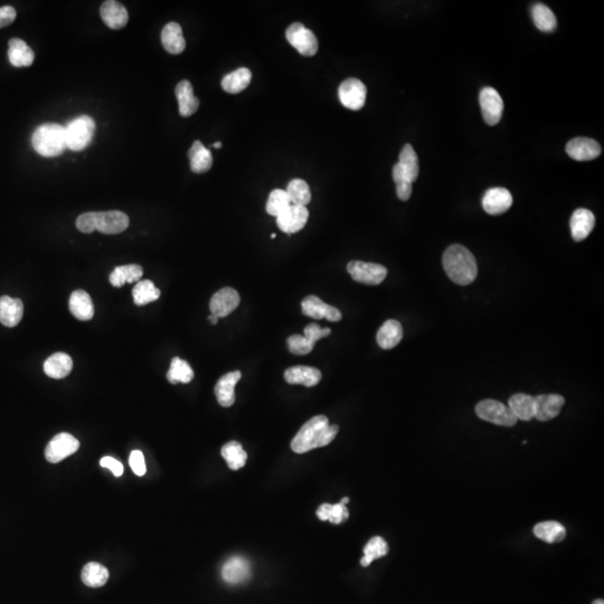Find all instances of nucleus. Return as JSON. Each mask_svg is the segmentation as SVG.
Instances as JSON below:
<instances>
[{
    "label": "nucleus",
    "instance_id": "nucleus-1",
    "mask_svg": "<svg viewBox=\"0 0 604 604\" xmlns=\"http://www.w3.org/2000/svg\"><path fill=\"white\" fill-rule=\"evenodd\" d=\"M338 431V425H330L325 415H317L302 425L291 441V449L301 455L314 449L328 446L333 442Z\"/></svg>",
    "mask_w": 604,
    "mask_h": 604
},
{
    "label": "nucleus",
    "instance_id": "nucleus-2",
    "mask_svg": "<svg viewBox=\"0 0 604 604\" xmlns=\"http://www.w3.org/2000/svg\"><path fill=\"white\" fill-rule=\"evenodd\" d=\"M442 263L446 275L455 284L468 286L477 279L478 266L476 259L464 245L449 247L443 253Z\"/></svg>",
    "mask_w": 604,
    "mask_h": 604
},
{
    "label": "nucleus",
    "instance_id": "nucleus-3",
    "mask_svg": "<svg viewBox=\"0 0 604 604\" xmlns=\"http://www.w3.org/2000/svg\"><path fill=\"white\" fill-rule=\"evenodd\" d=\"M32 144L40 156H60L66 149V138L63 125L58 123H45L34 131Z\"/></svg>",
    "mask_w": 604,
    "mask_h": 604
},
{
    "label": "nucleus",
    "instance_id": "nucleus-4",
    "mask_svg": "<svg viewBox=\"0 0 604 604\" xmlns=\"http://www.w3.org/2000/svg\"><path fill=\"white\" fill-rule=\"evenodd\" d=\"M64 129L67 148L81 151L91 144L95 134V123L91 116H81L67 123Z\"/></svg>",
    "mask_w": 604,
    "mask_h": 604
},
{
    "label": "nucleus",
    "instance_id": "nucleus-5",
    "mask_svg": "<svg viewBox=\"0 0 604 604\" xmlns=\"http://www.w3.org/2000/svg\"><path fill=\"white\" fill-rule=\"evenodd\" d=\"M476 413L483 421L503 427H513L518 421L508 406L496 400H483L478 403Z\"/></svg>",
    "mask_w": 604,
    "mask_h": 604
},
{
    "label": "nucleus",
    "instance_id": "nucleus-6",
    "mask_svg": "<svg viewBox=\"0 0 604 604\" xmlns=\"http://www.w3.org/2000/svg\"><path fill=\"white\" fill-rule=\"evenodd\" d=\"M347 271L353 280L367 286H379L388 277V268L377 263L351 261L347 264Z\"/></svg>",
    "mask_w": 604,
    "mask_h": 604
},
{
    "label": "nucleus",
    "instance_id": "nucleus-7",
    "mask_svg": "<svg viewBox=\"0 0 604 604\" xmlns=\"http://www.w3.org/2000/svg\"><path fill=\"white\" fill-rule=\"evenodd\" d=\"M288 42L293 46L301 55L314 56L318 52V40L310 29L305 28L302 23H293L286 32Z\"/></svg>",
    "mask_w": 604,
    "mask_h": 604
},
{
    "label": "nucleus",
    "instance_id": "nucleus-8",
    "mask_svg": "<svg viewBox=\"0 0 604 604\" xmlns=\"http://www.w3.org/2000/svg\"><path fill=\"white\" fill-rule=\"evenodd\" d=\"M366 95V86L360 79L355 77L345 79L339 86V100L349 110H360L365 105Z\"/></svg>",
    "mask_w": 604,
    "mask_h": 604
},
{
    "label": "nucleus",
    "instance_id": "nucleus-9",
    "mask_svg": "<svg viewBox=\"0 0 604 604\" xmlns=\"http://www.w3.org/2000/svg\"><path fill=\"white\" fill-rule=\"evenodd\" d=\"M79 442L70 433H60L53 438L45 449L46 460L58 464L79 450Z\"/></svg>",
    "mask_w": 604,
    "mask_h": 604
},
{
    "label": "nucleus",
    "instance_id": "nucleus-10",
    "mask_svg": "<svg viewBox=\"0 0 604 604\" xmlns=\"http://www.w3.org/2000/svg\"><path fill=\"white\" fill-rule=\"evenodd\" d=\"M480 107H481L482 118L489 125L499 123L503 116V101L497 90L487 86L480 91Z\"/></svg>",
    "mask_w": 604,
    "mask_h": 604
},
{
    "label": "nucleus",
    "instance_id": "nucleus-11",
    "mask_svg": "<svg viewBox=\"0 0 604 604\" xmlns=\"http://www.w3.org/2000/svg\"><path fill=\"white\" fill-rule=\"evenodd\" d=\"M302 314L312 319H327L337 323L342 320V314L339 309L327 305L317 296H308L301 301Z\"/></svg>",
    "mask_w": 604,
    "mask_h": 604
},
{
    "label": "nucleus",
    "instance_id": "nucleus-12",
    "mask_svg": "<svg viewBox=\"0 0 604 604\" xmlns=\"http://www.w3.org/2000/svg\"><path fill=\"white\" fill-rule=\"evenodd\" d=\"M309 212L305 206L291 204L277 217V224L282 232L287 234L299 232L308 222Z\"/></svg>",
    "mask_w": 604,
    "mask_h": 604
},
{
    "label": "nucleus",
    "instance_id": "nucleus-13",
    "mask_svg": "<svg viewBox=\"0 0 604 604\" xmlns=\"http://www.w3.org/2000/svg\"><path fill=\"white\" fill-rule=\"evenodd\" d=\"M240 301L241 298L238 291L233 288H223L212 297L210 310L212 314L221 319L232 314L238 308Z\"/></svg>",
    "mask_w": 604,
    "mask_h": 604
},
{
    "label": "nucleus",
    "instance_id": "nucleus-14",
    "mask_svg": "<svg viewBox=\"0 0 604 604\" xmlns=\"http://www.w3.org/2000/svg\"><path fill=\"white\" fill-rule=\"evenodd\" d=\"M129 217L120 211L95 213V229L103 234H119L128 229Z\"/></svg>",
    "mask_w": 604,
    "mask_h": 604
},
{
    "label": "nucleus",
    "instance_id": "nucleus-15",
    "mask_svg": "<svg viewBox=\"0 0 604 604\" xmlns=\"http://www.w3.org/2000/svg\"><path fill=\"white\" fill-rule=\"evenodd\" d=\"M513 205V196L503 187H494L487 190L482 199V207L490 215L506 213Z\"/></svg>",
    "mask_w": 604,
    "mask_h": 604
},
{
    "label": "nucleus",
    "instance_id": "nucleus-16",
    "mask_svg": "<svg viewBox=\"0 0 604 604\" xmlns=\"http://www.w3.org/2000/svg\"><path fill=\"white\" fill-rule=\"evenodd\" d=\"M601 147L591 138H574L566 144V153L570 158L577 162H588L598 158L601 155Z\"/></svg>",
    "mask_w": 604,
    "mask_h": 604
},
{
    "label": "nucleus",
    "instance_id": "nucleus-17",
    "mask_svg": "<svg viewBox=\"0 0 604 604\" xmlns=\"http://www.w3.org/2000/svg\"><path fill=\"white\" fill-rule=\"evenodd\" d=\"M535 399V418L546 422L555 418L564 406L565 399L559 394L538 395Z\"/></svg>",
    "mask_w": 604,
    "mask_h": 604
},
{
    "label": "nucleus",
    "instance_id": "nucleus-18",
    "mask_svg": "<svg viewBox=\"0 0 604 604\" xmlns=\"http://www.w3.org/2000/svg\"><path fill=\"white\" fill-rule=\"evenodd\" d=\"M251 577L250 563L242 556H233L225 562L222 568V577L229 584H240Z\"/></svg>",
    "mask_w": 604,
    "mask_h": 604
},
{
    "label": "nucleus",
    "instance_id": "nucleus-19",
    "mask_svg": "<svg viewBox=\"0 0 604 604\" xmlns=\"http://www.w3.org/2000/svg\"><path fill=\"white\" fill-rule=\"evenodd\" d=\"M595 216L586 208H579L570 217V233L574 241H584L594 229Z\"/></svg>",
    "mask_w": 604,
    "mask_h": 604
},
{
    "label": "nucleus",
    "instance_id": "nucleus-20",
    "mask_svg": "<svg viewBox=\"0 0 604 604\" xmlns=\"http://www.w3.org/2000/svg\"><path fill=\"white\" fill-rule=\"evenodd\" d=\"M101 18L111 29H121L129 21L128 12L123 3L108 0L102 3L100 10Z\"/></svg>",
    "mask_w": 604,
    "mask_h": 604
},
{
    "label": "nucleus",
    "instance_id": "nucleus-21",
    "mask_svg": "<svg viewBox=\"0 0 604 604\" xmlns=\"http://www.w3.org/2000/svg\"><path fill=\"white\" fill-rule=\"evenodd\" d=\"M241 377V372L235 370V372L227 373L218 379L216 386H215V395H216L217 402L220 403V405L223 407H229L234 404L235 386L240 381Z\"/></svg>",
    "mask_w": 604,
    "mask_h": 604
},
{
    "label": "nucleus",
    "instance_id": "nucleus-22",
    "mask_svg": "<svg viewBox=\"0 0 604 604\" xmlns=\"http://www.w3.org/2000/svg\"><path fill=\"white\" fill-rule=\"evenodd\" d=\"M321 372L310 366H293L284 372V379L292 385H303L312 388L321 381Z\"/></svg>",
    "mask_w": 604,
    "mask_h": 604
},
{
    "label": "nucleus",
    "instance_id": "nucleus-23",
    "mask_svg": "<svg viewBox=\"0 0 604 604\" xmlns=\"http://www.w3.org/2000/svg\"><path fill=\"white\" fill-rule=\"evenodd\" d=\"M24 314V305L22 300L3 296L0 298V323L3 326H17L22 320Z\"/></svg>",
    "mask_w": 604,
    "mask_h": 604
},
{
    "label": "nucleus",
    "instance_id": "nucleus-24",
    "mask_svg": "<svg viewBox=\"0 0 604 604\" xmlns=\"http://www.w3.org/2000/svg\"><path fill=\"white\" fill-rule=\"evenodd\" d=\"M162 43L164 49L174 55L185 51L186 40L184 38L181 26L178 23L171 22L166 25L162 32Z\"/></svg>",
    "mask_w": 604,
    "mask_h": 604
},
{
    "label": "nucleus",
    "instance_id": "nucleus-25",
    "mask_svg": "<svg viewBox=\"0 0 604 604\" xmlns=\"http://www.w3.org/2000/svg\"><path fill=\"white\" fill-rule=\"evenodd\" d=\"M70 312L79 320H91L95 316V305L89 293L84 290L74 291L70 298Z\"/></svg>",
    "mask_w": 604,
    "mask_h": 604
},
{
    "label": "nucleus",
    "instance_id": "nucleus-26",
    "mask_svg": "<svg viewBox=\"0 0 604 604\" xmlns=\"http://www.w3.org/2000/svg\"><path fill=\"white\" fill-rule=\"evenodd\" d=\"M176 98L179 103V113L181 116H190L199 110V100L194 95L192 83L184 79L176 86Z\"/></svg>",
    "mask_w": 604,
    "mask_h": 604
},
{
    "label": "nucleus",
    "instance_id": "nucleus-27",
    "mask_svg": "<svg viewBox=\"0 0 604 604\" xmlns=\"http://www.w3.org/2000/svg\"><path fill=\"white\" fill-rule=\"evenodd\" d=\"M73 368V360L64 353H55L47 358L44 363V372L46 375L54 379L66 377Z\"/></svg>",
    "mask_w": 604,
    "mask_h": 604
},
{
    "label": "nucleus",
    "instance_id": "nucleus-28",
    "mask_svg": "<svg viewBox=\"0 0 604 604\" xmlns=\"http://www.w3.org/2000/svg\"><path fill=\"white\" fill-rule=\"evenodd\" d=\"M403 338L402 325L395 319L385 321L376 335V340L383 349H392L400 344Z\"/></svg>",
    "mask_w": 604,
    "mask_h": 604
},
{
    "label": "nucleus",
    "instance_id": "nucleus-29",
    "mask_svg": "<svg viewBox=\"0 0 604 604\" xmlns=\"http://www.w3.org/2000/svg\"><path fill=\"white\" fill-rule=\"evenodd\" d=\"M188 158L190 160V169L195 174H204L207 173L213 165V157L207 148L201 141L196 140L192 144V148L188 151Z\"/></svg>",
    "mask_w": 604,
    "mask_h": 604
},
{
    "label": "nucleus",
    "instance_id": "nucleus-30",
    "mask_svg": "<svg viewBox=\"0 0 604 604\" xmlns=\"http://www.w3.org/2000/svg\"><path fill=\"white\" fill-rule=\"evenodd\" d=\"M508 407L517 420L531 421L535 418V399L528 394L518 393L510 397Z\"/></svg>",
    "mask_w": 604,
    "mask_h": 604
},
{
    "label": "nucleus",
    "instance_id": "nucleus-31",
    "mask_svg": "<svg viewBox=\"0 0 604 604\" xmlns=\"http://www.w3.org/2000/svg\"><path fill=\"white\" fill-rule=\"evenodd\" d=\"M8 58L12 66L27 67L34 63L33 49L25 43L24 40L19 38H12L10 40V49H8Z\"/></svg>",
    "mask_w": 604,
    "mask_h": 604
},
{
    "label": "nucleus",
    "instance_id": "nucleus-32",
    "mask_svg": "<svg viewBox=\"0 0 604 604\" xmlns=\"http://www.w3.org/2000/svg\"><path fill=\"white\" fill-rule=\"evenodd\" d=\"M251 79H252L251 71L247 67H240L238 70L233 71L232 73L224 77L222 79V88L229 95H238L250 86Z\"/></svg>",
    "mask_w": 604,
    "mask_h": 604
},
{
    "label": "nucleus",
    "instance_id": "nucleus-33",
    "mask_svg": "<svg viewBox=\"0 0 604 604\" xmlns=\"http://www.w3.org/2000/svg\"><path fill=\"white\" fill-rule=\"evenodd\" d=\"M144 275V270L138 264L116 266L110 275V284L113 287L121 288L125 284L139 282Z\"/></svg>",
    "mask_w": 604,
    "mask_h": 604
},
{
    "label": "nucleus",
    "instance_id": "nucleus-34",
    "mask_svg": "<svg viewBox=\"0 0 604 604\" xmlns=\"http://www.w3.org/2000/svg\"><path fill=\"white\" fill-rule=\"evenodd\" d=\"M531 17L535 26L544 33H552L557 27L555 14L544 3H535L531 7Z\"/></svg>",
    "mask_w": 604,
    "mask_h": 604
},
{
    "label": "nucleus",
    "instance_id": "nucleus-35",
    "mask_svg": "<svg viewBox=\"0 0 604 604\" xmlns=\"http://www.w3.org/2000/svg\"><path fill=\"white\" fill-rule=\"evenodd\" d=\"M534 534L537 538L549 544L559 543L566 537L564 526L554 520L540 523L534 527Z\"/></svg>",
    "mask_w": 604,
    "mask_h": 604
},
{
    "label": "nucleus",
    "instance_id": "nucleus-36",
    "mask_svg": "<svg viewBox=\"0 0 604 604\" xmlns=\"http://www.w3.org/2000/svg\"><path fill=\"white\" fill-rule=\"evenodd\" d=\"M82 582L89 588H101L105 586V583L109 580V570L105 566L97 563V562H91L83 568Z\"/></svg>",
    "mask_w": 604,
    "mask_h": 604
},
{
    "label": "nucleus",
    "instance_id": "nucleus-37",
    "mask_svg": "<svg viewBox=\"0 0 604 604\" xmlns=\"http://www.w3.org/2000/svg\"><path fill=\"white\" fill-rule=\"evenodd\" d=\"M399 165L411 183H414L415 180L418 179V171H420L418 158L414 148L411 144H407L403 147L399 159Z\"/></svg>",
    "mask_w": 604,
    "mask_h": 604
},
{
    "label": "nucleus",
    "instance_id": "nucleus-38",
    "mask_svg": "<svg viewBox=\"0 0 604 604\" xmlns=\"http://www.w3.org/2000/svg\"><path fill=\"white\" fill-rule=\"evenodd\" d=\"M221 455L225 459L229 469L240 470L244 467L247 462V453L243 450L241 443L236 441L224 444L221 450Z\"/></svg>",
    "mask_w": 604,
    "mask_h": 604
},
{
    "label": "nucleus",
    "instance_id": "nucleus-39",
    "mask_svg": "<svg viewBox=\"0 0 604 604\" xmlns=\"http://www.w3.org/2000/svg\"><path fill=\"white\" fill-rule=\"evenodd\" d=\"M194 379V370L186 360L174 357L171 360V368L167 373V379L171 384L184 383L187 384Z\"/></svg>",
    "mask_w": 604,
    "mask_h": 604
},
{
    "label": "nucleus",
    "instance_id": "nucleus-40",
    "mask_svg": "<svg viewBox=\"0 0 604 604\" xmlns=\"http://www.w3.org/2000/svg\"><path fill=\"white\" fill-rule=\"evenodd\" d=\"M134 303L137 305H148L150 302L156 301L160 297V290L153 284V281H139L132 290Z\"/></svg>",
    "mask_w": 604,
    "mask_h": 604
},
{
    "label": "nucleus",
    "instance_id": "nucleus-41",
    "mask_svg": "<svg viewBox=\"0 0 604 604\" xmlns=\"http://www.w3.org/2000/svg\"><path fill=\"white\" fill-rule=\"evenodd\" d=\"M286 192L292 205L307 206L312 201V190L309 188L308 184L299 178L291 180Z\"/></svg>",
    "mask_w": 604,
    "mask_h": 604
},
{
    "label": "nucleus",
    "instance_id": "nucleus-42",
    "mask_svg": "<svg viewBox=\"0 0 604 604\" xmlns=\"http://www.w3.org/2000/svg\"><path fill=\"white\" fill-rule=\"evenodd\" d=\"M317 516L320 520H324V522L329 520L330 523L338 525L348 519L349 512H348L347 507L342 503H336V505L324 503L318 508Z\"/></svg>",
    "mask_w": 604,
    "mask_h": 604
},
{
    "label": "nucleus",
    "instance_id": "nucleus-43",
    "mask_svg": "<svg viewBox=\"0 0 604 604\" xmlns=\"http://www.w3.org/2000/svg\"><path fill=\"white\" fill-rule=\"evenodd\" d=\"M388 553V545L385 540L381 536L373 537L366 544V546L364 547L363 559H360V564L364 568H367L372 564L373 561L381 559L383 556L386 555Z\"/></svg>",
    "mask_w": 604,
    "mask_h": 604
},
{
    "label": "nucleus",
    "instance_id": "nucleus-44",
    "mask_svg": "<svg viewBox=\"0 0 604 604\" xmlns=\"http://www.w3.org/2000/svg\"><path fill=\"white\" fill-rule=\"evenodd\" d=\"M291 205L290 199L288 197L286 190H272L266 201V210L271 216L278 217L284 213Z\"/></svg>",
    "mask_w": 604,
    "mask_h": 604
},
{
    "label": "nucleus",
    "instance_id": "nucleus-45",
    "mask_svg": "<svg viewBox=\"0 0 604 604\" xmlns=\"http://www.w3.org/2000/svg\"><path fill=\"white\" fill-rule=\"evenodd\" d=\"M287 342L289 351L294 355H307L314 351V342H310L305 336H290Z\"/></svg>",
    "mask_w": 604,
    "mask_h": 604
},
{
    "label": "nucleus",
    "instance_id": "nucleus-46",
    "mask_svg": "<svg viewBox=\"0 0 604 604\" xmlns=\"http://www.w3.org/2000/svg\"><path fill=\"white\" fill-rule=\"evenodd\" d=\"M330 334H331L330 328H321L317 324L308 325V326L305 327V331H303V336L307 337L310 342H314V345H316V342L318 340H320L321 338H325V337H328Z\"/></svg>",
    "mask_w": 604,
    "mask_h": 604
},
{
    "label": "nucleus",
    "instance_id": "nucleus-47",
    "mask_svg": "<svg viewBox=\"0 0 604 604\" xmlns=\"http://www.w3.org/2000/svg\"><path fill=\"white\" fill-rule=\"evenodd\" d=\"M129 464H130V467H131L132 471H134L137 476H144L147 468L146 461H144V453H142V452L139 451V450H134V451H132L131 455H130V458H129Z\"/></svg>",
    "mask_w": 604,
    "mask_h": 604
},
{
    "label": "nucleus",
    "instance_id": "nucleus-48",
    "mask_svg": "<svg viewBox=\"0 0 604 604\" xmlns=\"http://www.w3.org/2000/svg\"><path fill=\"white\" fill-rule=\"evenodd\" d=\"M77 227L82 233H92L95 231V212L79 215L77 220Z\"/></svg>",
    "mask_w": 604,
    "mask_h": 604
},
{
    "label": "nucleus",
    "instance_id": "nucleus-49",
    "mask_svg": "<svg viewBox=\"0 0 604 604\" xmlns=\"http://www.w3.org/2000/svg\"><path fill=\"white\" fill-rule=\"evenodd\" d=\"M101 467L108 468L112 471L113 475L116 477L123 476V466L120 461L112 457H103L100 461Z\"/></svg>",
    "mask_w": 604,
    "mask_h": 604
},
{
    "label": "nucleus",
    "instance_id": "nucleus-50",
    "mask_svg": "<svg viewBox=\"0 0 604 604\" xmlns=\"http://www.w3.org/2000/svg\"><path fill=\"white\" fill-rule=\"evenodd\" d=\"M16 10L12 6L0 7V28L6 27L16 19Z\"/></svg>",
    "mask_w": 604,
    "mask_h": 604
},
{
    "label": "nucleus",
    "instance_id": "nucleus-51",
    "mask_svg": "<svg viewBox=\"0 0 604 604\" xmlns=\"http://www.w3.org/2000/svg\"><path fill=\"white\" fill-rule=\"evenodd\" d=\"M412 183H410V181H401V183L397 184V197L401 201H409L410 197L412 195Z\"/></svg>",
    "mask_w": 604,
    "mask_h": 604
},
{
    "label": "nucleus",
    "instance_id": "nucleus-52",
    "mask_svg": "<svg viewBox=\"0 0 604 604\" xmlns=\"http://www.w3.org/2000/svg\"><path fill=\"white\" fill-rule=\"evenodd\" d=\"M208 320L211 323L212 325H217L218 320H220V318H217L216 316H214V314H211V316L208 317Z\"/></svg>",
    "mask_w": 604,
    "mask_h": 604
},
{
    "label": "nucleus",
    "instance_id": "nucleus-53",
    "mask_svg": "<svg viewBox=\"0 0 604 604\" xmlns=\"http://www.w3.org/2000/svg\"><path fill=\"white\" fill-rule=\"evenodd\" d=\"M222 146H223L222 142H215V144H213L214 148H216V149H220V148H222Z\"/></svg>",
    "mask_w": 604,
    "mask_h": 604
},
{
    "label": "nucleus",
    "instance_id": "nucleus-54",
    "mask_svg": "<svg viewBox=\"0 0 604 604\" xmlns=\"http://www.w3.org/2000/svg\"><path fill=\"white\" fill-rule=\"evenodd\" d=\"M592 604H604V601L602 599H598V600H595Z\"/></svg>",
    "mask_w": 604,
    "mask_h": 604
},
{
    "label": "nucleus",
    "instance_id": "nucleus-55",
    "mask_svg": "<svg viewBox=\"0 0 604 604\" xmlns=\"http://www.w3.org/2000/svg\"><path fill=\"white\" fill-rule=\"evenodd\" d=\"M348 501H349V498L346 497V498H342V501H340V503H344V505H346V503H348Z\"/></svg>",
    "mask_w": 604,
    "mask_h": 604
},
{
    "label": "nucleus",
    "instance_id": "nucleus-56",
    "mask_svg": "<svg viewBox=\"0 0 604 604\" xmlns=\"http://www.w3.org/2000/svg\"><path fill=\"white\" fill-rule=\"evenodd\" d=\"M275 236H277V235H275V233H273V234H271V238H275Z\"/></svg>",
    "mask_w": 604,
    "mask_h": 604
}]
</instances>
